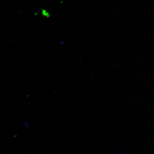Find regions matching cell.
Segmentation results:
<instances>
[{"mask_svg": "<svg viewBox=\"0 0 154 154\" xmlns=\"http://www.w3.org/2000/svg\"><path fill=\"white\" fill-rule=\"evenodd\" d=\"M42 15L43 16L46 18H49L50 17L49 13L48 11L45 9H43L42 11Z\"/></svg>", "mask_w": 154, "mask_h": 154, "instance_id": "obj_1", "label": "cell"}]
</instances>
